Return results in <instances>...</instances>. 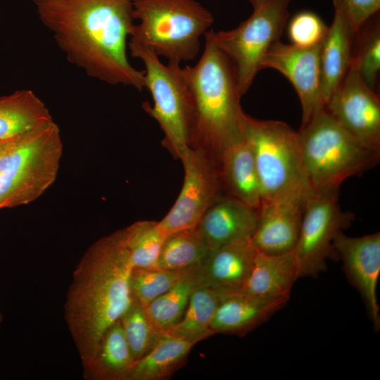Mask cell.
<instances>
[{
    "instance_id": "1",
    "label": "cell",
    "mask_w": 380,
    "mask_h": 380,
    "mask_svg": "<svg viewBox=\"0 0 380 380\" xmlns=\"http://www.w3.org/2000/svg\"><path fill=\"white\" fill-rule=\"evenodd\" d=\"M38 17L70 63L109 84L145 88L144 71L127 56L133 0H32Z\"/></svg>"
},
{
    "instance_id": "2",
    "label": "cell",
    "mask_w": 380,
    "mask_h": 380,
    "mask_svg": "<svg viewBox=\"0 0 380 380\" xmlns=\"http://www.w3.org/2000/svg\"><path fill=\"white\" fill-rule=\"evenodd\" d=\"M133 268L120 229L95 241L72 272L64 319L82 369L91 362L105 331L130 305Z\"/></svg>"
},
{
    "instance_id": "3",
    "label": "cell",
    "mask_w": 380,
    "mask_h": 380,
    "mask_svg": "<svg viewBox=\"0 0 380 380\" xmlns=\"http://www.w3.org/2000/svg\"><path fill=\"white\" fill-rule=\"evenodd\" d=\"M194 66H186L193 101L190 147L205 151L217 163L222 153L243 140V118L234 69L215 45L209 30Z\"/></svg>"
},
{
    "instance_id": "4",
    "label": "cell",
    "mask_w": 380,
    "mask_h": 380,
    "mask_svg": "<svg viewBox=\"0 0 380 380\" xmlns=\"http://www.w3.org/2000/svg\"><path fill=\"white\" fill-rule=\"evenodd\" d=\"M297 134L304 173L313 191L338 190L346 179L379 160L380 152L360 142L325 107L302 124Z\"/></svg>"
},
{
    "instance_id": "5",
    "label": "cell",
    "mask_w": 380,
    "mask_h": 380,
    "mask_svg": "<svg viewBox=\"0 0 380 380\" xmlns=\"http://www.w3.org/2000/svg\"><path fill=\"white\" fill-rule=\"evenodd\" d=\"M62 154L53 120L12 139L0 153V209L40 197L56 179Z\"/></svg>"
},
{
    "instance_id": "6",
    "label": "cell",
    "mask_w": 380,
    "mask_h": 380,
    "mask_svg": "<svg viewBox=\"0 0 380 380\" xmlns=\"http://www.w3.org/2000/svg\"><path fill=\"white\" fill-rule=\"evenodd\" d=\"M132 8L139 23L129 42L165 57L170 65L194 59L201 37L214 22L213 14L195 0H133Z\"/></svg>"
},
{
    "instance_id": "7",
    "label": "cell",
    "mask_w": 380,
    "mask_h": 380,
    "mask_svg": "<svg viewBox=\"0 0 380 380\" xmlns=\"http://www.w3.org/2000/svg\"><path fill=\"white\" fill-rule=\"evenodd\" d=\"M130 54L144 65L145 88L153 99V106L143 104L144 110L158 123L163 132V145L179 158L190 146L193 120L191 91L185 68L164 65L150 49L128 42Z\"/></svg>"
},
{
    "instance_id": "8",
    "label": "cell",
    "mask_w": 380,
    "mask_h": 380,
    "mask_svg": "<svg viewBox=\"0 0 380 380\" xmlns=\"http://www.w3.org/2000/svg\"><path fill=\"white\" fill-rule=\"evenodd\" d=\"M243 139L253 154L262 202L311 189L303 167L297 132L288 124L258 120L245 113Z\"/></svg>"
},
{
    "instance_id": "9",
    "label": "cell",
    "mask_w": 380,
    "mask_h": 380,
    "mask_svg": "<svg viewBox=\"0 0 380 380\" xmlns=\"http://www.w3.org/2000/svg\"><path fill=\"white\" fill-rule=\"evenodd\" d=\"M292 0H267L234 29L209 30L215 45L232 63L243 96L250 88L270 46L280 40Z\"/></svg>"
},
{
    "instance_id": "10",
    "label": "cell",
    "mask_w": 380,
    "mask_h": 380,
    "mask_svg": "<svg viewBox=\"0 0 380 380\" xmlns=\"http://www.w3.org/2000/svg\"><path fill=\"white\" fill-rule=\"evenodd\" d=\"M352 219L340 208L338 190L311 189L305 198L299 236L293 251L298 279L315 277L327 270V260L336 258L334 239Z\"/></svg>"
},
{
    "instance_id": "11",
    "label": "cell",
    "mask_w": 380,
    "mask_h": 380,
    "mask_svg": "<svg viewBox=\"0 0 380 380\" xmlns=\"http://www.w3.org/2000/svg\"><path fill=\"white\" fill-rule=\"evenodd\" d=\"M179 159L184 172L182 187L170 210L158 221L165 235L196 227L208 208L222 195L218 165L209 155L189 146Z\"/></svg>"
},
{
    "instance_id": "12",
    "label": "cell",
    "mask_w": 380,
    "mask_h": 380,
    "mask_svg": "<svg viewBox=\"0 0 380 380\" xmlns=\"http://www.w3.org/2000/svg\"><path fill=\"white\" fill-rule=\"evenodd\" d=\"M325 108L360 142L380 152V100L365 82L353 57Z\"/></svg>"
},
{
    "instance_id": "13",
    "label": "cell",
    "mask_w": 380,
    "mask_h": 380,
    "mask_svg": "<svg viewBox=\"0 0 380 380\" xmlns=\"http://www.w3.org/2000/svg\"><path fill=\"white\" fill-rule=\"evenodd\" d=\"M322 44L300 47L279 40L270 46L261 63V70L279 71L295 88L302 107V124L325 107L321 93Z\"/></svg>"
},
{
    "instance_id": "14",
    "label": "cell",
    "mask_w": 380,
    "mask_h": 380,
    "mask_svg": "<svg viewBox=\"0 0 380 380\" xmlns=\"http://www.w3.org/2000/svg\"><path fill=\"white\" fill-rule=\"evenodd\" d=\"M349 281L360 293L374 328H380L377 285L380 274V233L352 237L339 232L333 241Z\"/></svg>"
},
{
    "instance_id": "15",
    "label": "cell",
    "mask_w": 380,
    "mask_h": 380,
    "mask_svg": "<svg viewBox=\"0 0 380 380\" xmlns=\"http://www.w3.org/2000/svg\"><path fill=\"white\" fill-rule=\"evenodd\" d=\"M309 190H298L262 202L256 229L251 239L257 251L281 254L297 243L304 204Z\"/></svg>"
},
{
    "instance_id": "16",
    "label": "cell",
    "mask_w": 380,
    "mask_h": 380,
    "mask_svg": "<svg viewBox=\"0 0 380 380\" xmlns=\"http://www.w3.org/2000/svg\"><path fill=\"white\" fill-rule=\"evenodd\" d=\"M259 208L221 195L208 208L196 228L210 250L251 239L258 222Z\"/></svg>"
},
{
    "instance_id": "17",
    "label": "cell",
    "mask_w": 380,
    "mask_h": 380,
    "mask_svg": "<svg viewBox=\"0 0 380 380\" xmlns=\"http://www.w3.org/2000/svg\"><path fill=\"white\" fill-rule=\"evenodd\" d=\"M255 252L251 239L210 250L201 265L202 282L221 295L241 291Z\"/></svg>"
},
{
    "instance_id": "18",
    "label": "cell",
    "mask_w": 380,
    "mask_h": 380,
    "mask_svg": "<svg viewBox=\"0 0 380 380\" xmlns=\"http://www.w3.org/2000/svg\"><path fill=\"white\" fill-rule=\"evenodd\" d=\"M289 298H265L242 291L220 294L210 329L213 332L243 335L268 319Z\"/></svg>"
},
{
    "instance_id": "19",
    "label": "cell",
    "mask_w": 380,
    "mask_h": 380,
    "mask_svg": "<svg viewBox=\"0 0 380 380\" xmlns=\"http://www.w3.org/2000/svg\"><path fill=\"white\" fill-rule=\"evenodd\" d=\"M333 21L322 42L320 52L321 93L326 103L343 80L353 58V39L341 0H333Z\"/></svg>"
},
{
    "instance_id": "20",
    "label": "cell",
    "mask_w": 380,
    "mask_h": 380,
    "mask_svg": "<svg viewBox=\"0 0 380 380\" xmlns=\"http://www.w3.org/2000/svg\"><path fill=\"white\" fill-rule=\"evenodd\" d=\"M298 267L293 252L265 253L256 250L250 274L242 292L265 298H289L298 279Z\"/></svg>"
},
{
    "instance_id": "21",
    "label": "cell",
    "mask_w": 380,
    "mask_h": 380,
    "mask_svg": "<svg viewBox=\"0 0 380 380\" xmlns=\"http://www.w3.org/2000/svg\"><path fill=\"white\" fill-rule=\"evenodd\" d=\"M222 187L243 203L260 208L262 191L253 152L244 140L226 149L218 160Z\"/></svg>"
},
{
    "instance_id": "22",
    "label": "cell",
    "mask_w": 380,
    "mask_h": 380,
    "mask_svg": "<svg viewBox=\"0 0 380 380\" xmlns=\"http://www.w3.org/2000/svg\"><path fill=\"white\" fill-rule=\"evenodd\" d=\"M135 364L120 319L102 336L90 365L82 369L86 380H129Z\"/></svg>"
},
{
    "instance_id": "23",
    "label": "cell",
    "mask_w": 380,
    "mask_h": 380,
    "mask_svg": "<svg viewBox=\"0 0 380 380\" xmlns=\"http://www.w3.org/2000/svg\"><path fill=\"white\" fill-rule=\"evenodd\" d=\"M53 120L44 103L31 89L18 90L0 97V141Z\"/></svg>"
},
{
    "instance_id": "24",
    "label": "cell",
    "mask_w": 380,
    "mask_h": 380,
    "mask_svg": "<svg viewBox=\"0 0 380 380\" xmlns=\"http://www.w3.org/2000/svg\"><path fill=\"white\" fill-rule=\"evenodd\" d=\"M196 343L164 335L148 354L135 362L129 380L169 379L184 364Z\"/></svg>"
},
{
    "instance_id": "25",
    "label": "cell",
    "mask_w": 380,
    "mask_h": 380,
    "mask_svg": "<svg viewBox=\"0 0 380 380\" xmlns=\"http://www.w3.org/2000/svg\"><path fill=\"white\" fill-rule=\"evenodd\" d=\"M220 298V294L201 282L193 291L181 319L163 334L197 343L213 335L210 326Z\"/></svg>"
},
{
    "instance_id": "26",
    "label": "cell",
    "mask_w": 380,
    "mask_h": 380,
    "mask_svg": "<svg viewBox=\"0 0 380 380\" xmlns=\"http://www.w3.org/2000/svg\"><path fill=\"white\" fill-rule=\"evenodd\" d=\"M202 282L201 265L191 268L176 284L143 308L153 326L162 332L182 317L190 297Z\"/></svg>"
},
{
    "instance_id": "27",
    "label": "cell",
    "mask_w": 380,
    "mask_h": 380,
    "mask_svg": "<svg viewBox=\"0 0 380 380\" xmlns=\"http://www.w3.org/2000/svg\"><path fill=\"white\" fill-rule=\"evenodd\" d=\"M210 249L196 227L167 234L160 248L155 267L182 271L200 266Z\"/></svg>"
},
{
    "instance_id": "28",
    "label": "cell",
    "mask_w": 380,
    "mask_h": 380,
    "mask_svg": "<svg viewBox=\"0 0 380 380\" xmlns=\"http://www.w3.org/2000/svg\"><path fill=\"white\" fill-rule=\"evenodd\" d=\"M133 267H154L165 234L158 222L140 220L120 229Z\"/></svg>"
},
{
    "instance_id": "29",
    "label": "cell",
    "mask_w": 380,
    "mask_h": 380,
    "mask_svg": "<svg viewBox=\"0 0 380 380\" xmlns=\"http://www.w3.org/2000/svg\"><path fill=\"white\" fill-rule=\"evenodd\" d=\"M120 319L135 362L148 354L164 336L163 332L153 326L143 307L133 298Z\"/></svg>"
},
{
    "instance_id": "30",
    "label": "cell",
    "mask_w": 380,
    "mask_h": 380,
    "mask_svg": "<svg viewBox=\"0 0 380 380\" xmlns=\"http://www.w3.org/2000/svg\"><path fill=\"white\" fill-rule=\"evenodd\" d=\"M191 269L171 271L155 267H133L129 277L132 296L144 307L172 288Z\"/></svg>"
},
{
    "instance_id": "31",
    "label": "cell",
    "mask_w": 380,
    "mask_h": 380,
    "mask_svg": "<svg viewBox=\"0 0 380 380\" xmlns=\"http://www.w3.org/2000/svg\"><path fill=\"white\" fill-rule=\"evenodd\" d=\"M328 30L324 21L315 13L302 11L296 14L288 23V36L291 44L310 47L323 42Z\"/></svg>"
},
{
    "instance_id": "32",
    "label": "cell",
    "mask_w": 380,
    "mask_h": 380,
    "mask_svg": "<svg viewBox=\"0 0 380 380\" xmlns=\"http://www.w3.org/2000/svg\"><path fill=\"white\" fill-rule=\"evenodd\" d=\"M365 82L374 90L380 70V30L379 25L365 33L358 53L353 56Z\"/></svg>"
},
{
    "instance_id": "33",
    "label": "cell",
    "mask_w": 380,
    "mask_h": 380,
    "mask_svg": "<svg viewBox=\"0 0 380 380\" xmlns=\"http://www.w3.org/2000/svg\"><path fill=\"white\" fill-rule=\"evenodd\" d=\"M341 1L354 36L380 9V0Z\"/></svg>"
},
{
    "instance_id": "34",
    "label": "cell",
    "mask_w": 380,
    "mask_h": 380,
    "mask_svg": "<svg viewBox=\"0 0 380 380\" xmlns=\"http://www.w3.org/2000/svg\"><path fill=\"white\" fill-rule=\"evenodd\" d=\"M267 0H248L250 4L252 5L253 9L259 7L262 4H264Z\"/></svg>"
},
{
    "instance_id": "35",
    "label": "cell",
    "mask_w": 380,
    "mask_h": 380,
    "mask_svg": "<svg viewBox=\"0 0 380 380\" xmlns=\"http://www.w3.org/2000/svg\"><path fill=\"white\" fill-rule=\"evenodd\" d=\"M18 137V136H17ZM13 139V138H12ZM8 139V140H3L0 141V153L2 151V150L7 146V144L10 142V141L12 139Z\"/></svg>"
},
{
    "instance_id": "36",
    "label": "cell",
    "mask_w": 380,
    "mask_h": 380,
    "mask_svg": "<svg viewBox=\"0 0 380 380\" xmlns=\"http://www.w3.org/2000/svg\"><path fill=\"white\" fill-rule=\"evenodd\" d=\"M2 320H3V315H2L1 311L0 310V324H1V322H2Z\"/></svg>"
}]
</instances>
